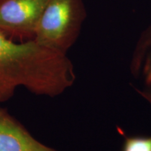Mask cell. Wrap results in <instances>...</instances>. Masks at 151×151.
<instances>
[{"label": "cell", "instance_id": "5b68a950", "mask_svg": "<svg viewBox=\"0 0 151 151\" xmlns=\"http://www.w3.org/2000/svg\"><path fill=\"white\" fill-rule=\"evenodd\" d=\"M132 75L141 85L136 91L151 106V27L141 35L130 65Z\"/></svg>", "mask_w": 151, "mask_h": 151}, {"label": "cell", "instance_id": "7a4b0ae2", "mask_svg": "<svg viewBox=\"0 0 151 151\" xmlns=\"http://www.w3.org/2000/svg\"><path fill=\"white\" fill-rule=\"evenodd\" d=\"M85 18L82 0H48L34 40L41 46L67 54L78 39Z\"/></svg>", "mask_w": 151, "mask_h": 151}, {"label": "cell", "instance_id": "277c9868", "mask_svg": "<svg viewBox=\"0 0 151 151\" xmlns=\"http://www.w3.org/2000/svg\"><path fill=\"white\" fill-rule=\"evenodd\" d=\"M0 151H58L43 144L0 106Z\"/></svg>", "mask_w": 151, "mask_h": 151}, {"label": "cell", "instance_id": "6da1fadb", "mask_svg": "<svg viewBox=\"0 0 151 151\" xmlns=\"http://www.w3.org/2000/svg\"><path fill=\"white\" fill-rule=\"evenodd\" d=\"M76 74L67 54L35 40L16 43L0 31V103L23 86L37 95L54 97L74 83Z\"/></svg>", "mask_w": 151, "mask_h": 151}, {"label": "cell", "instance_id": "52a82bcc", "mask_svg": "<svg viewBox=\"0 0 151 151\" xmlns=\"http://www.w3.org/2000/svg\"><path fill=\"white\" fill-rule=\"evenodd\" d=\"M0 1H1V0H0Z\"/></svg>", "mask_w": 151, "mask_h": 151}, {"label": "cell", "instance_id": "8992f818", "mask_svg": "<svg viewBox=\"0 0 151 151\" xmlns=\"http://www.w3.org/2000/svg\"><path fill=\"white\" fill-rule=\"evenodd\" d=\"M118 132L123 137L121 151H151V134L148 136L129 135L121 128Z\"/></svg>", "mask_w": 151, "mask_h": 151}, {"label": "cell", "instance_id": "3957f363", "mask_svg": "<svg viewBox=\"0 0 151 151\" xmlns=\"http://www.w3.org/2000/svg\"><path fill=\"white\" fill-rule=\"evenodd\" d=\"M48 0H1L0 31L14 41L34 40Z\"/></svg>", "mask_w": 151, "mask_h": 151}]
</instances>
